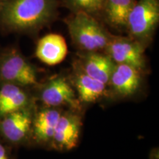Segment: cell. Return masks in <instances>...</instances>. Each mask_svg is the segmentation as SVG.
Returning a JSON list of instances; mask_svg holds the SVG:
<instances>
[{
    "label": "cell",
    "instance_id": "1",
    "mask_svg": "<svg viewBox=\"0 0 159 159\" xmlns=\"http://www.w3.org/2000/svg\"><path fill=\"white\" fill-rule=\"evenodd\" d=\"M59 0H2L0 30L33 35L56 18Z\"/></svg>",
    "mask_w": 159,
    "mask_h": 159
},
{
    "label": "cell",
    "instance_id": "2",
    "mask_svg": "<svg viewBox=\"0 0 159 159\" xmlns=\"http://www.w3.org/2000/svg\"><path fill=\"white\" fill-rule=\"evenodd\" d=\"M65 23L80 52H105L113 36L98 19L82 12L71 13Z\"/></svg>",
    "mask_w": 159,
    "mask_h": 159
},
{
    "label": "cell",
    "instance_id": "3",
    "mask_svg": "<svg viewBox=\"0 0 159 159\" xmlns=\"http://www.w3.org/2000/svg\"><path fill=\"white\" fill-rule=\"evenodd\" d=\"M11 83L27 88L38 85V70L16 47L0 52V85Z\"/></svg>",
    "mask_w": 159,
    "mask_h": 159
},
{
    "label": "cell",
    "instance_id": "4",
    "mask_svg": "<svg viewBox=\"0 0 159 159\" xmlns=\"http://www.w3.org/2000/svg\"><path fill=\"white\" fill-rule=\"evenodd\" d=\"M159 22V0H136L129 14L126 32L128 36L147 47Z\"/></svg>",
    "mask_w": 159,
    "mask_h": 159
},
{
    "label": "cell",
    "instance_id": "5",
    "mask_svg": "<svg viewBox=\"0 0 159 159\" xmlns=\"http://www.w3.org/2000/svg\"><path fill=\"white\" fill-rule=\"evenodd\" d=\"M146 47L130 36L113 35L104 52L116 64H125L144 72L147 67L145 57Z\"/></svg>",
    "mask_w": 159,
    "mask_h": 159
},
{
    "label": "cell",
    "instance_id": "6",
    "mask_svg": "<svg viewBox=\"0 0 159 159\" xmlns=\"http://www.w3.org/2000/svg\"><path fill=\"white\" fill-rule=\"evenodd\" d=\"M35 105L0 118V136L15 146L25 144L31 138Z\"/></svg>",
    "mask_w": 159,
    "mask_h": 159
},
{
    "label": "cell",
    "instance_id": "7",
    "mask_svg": "<svg viewBox=\"0 0 159 159\" xmlns=\"http://www.w3.org/2000/svg\"><path fill=\"white\" fill-rule=\"evenodd\" d=\"M39 98L46 107L68 106L75 111L80 108L81 103L74 87L63 76H55L49 80L41 88Z\"/></svg>",
    "mask_w": 159,
    "mask_h": 159
},
{
    "label": "cell",
    "instance_id": "8",
    "mask_svg": "<svg viewBox=\"0 0 159 159\" xmlns=\"http://www.w3.org/2000/svg\"><path fill=\"white\" fill-rule=\"evenodd\" d=\"M82 126V119L76 111L62 112L55 128L50 149L60 152L75 149L78 144Z\"/></svg>",
    "mask_w": 159,
    "mask_h": 159
},
{
    "label": "cell",
    "instance_id": "9",
    "mask_svg": "<svg viewBox=\"0 0 159 159\" xmlns=\"http://www.w3.org/2000/svg\"><path fill=\"white\" fill-rule=\"evenodd\" d=\"M62 111L58 108L46 107L35 111L30 139L36 144L48 147L52 141L55 128Z\"/></svg>",
    "mask_w": 159,
    "mask_h": 159
},
{
    "label": "cell",
    "instance_id": "10",
    "mask_svg": "<svg viewBox=\"0 0 159 159\" xmlns=\"http://www.w3.org/2000/svg\"><path fill=\"white\" fill-rule=\"evenodd\" d=\"M142 71L125 64H116L108 85L116 96L120 98L132 97L142 85Z\"/></svg>",
    "mask_w": 159,
    "mask_h": 159
},
{
    "label": "cell",
    "instance_id": "11",
    "mask_svg": "<svg viewBox=\"0 0 159 159\" xmlns=\"http://www.w3.org/2000/svg\"><path fill=\"white\" fill-rule=\"evenodd\" d=\"M77 61L80 67L89 76L108 85L116 66L104 52H80Z\"/></svg>",
    "mask_w": 159,
    "mask_h": 159
},
{
    "label": "cell",
    "instance_id": "12",
    "mask_svg": "<svg viewBox=\"0 0 159 159\" xmlns=\"http://www.w3.org/2000/svg\"><path fill=\"white\" fill-rule=\"evenodd\" d=\"M71 77V83L81 104L95 102L106 93L107 85L85 74L77 61L74 64V71Z\"/></svg>",
    "mask_w": 159,
    "mask_h": 159
},
{
    "label": "cell",
    "instance_id": "13",
    "mask_svg": "<svg viewBox=\"0 0 159 159\" xmlns=\"http://www.w3.org/2000/svg\"><path fill=\"white\" fill-rule=\"evenodd\" d=\"M68 53L66 40L57 33H49L38 41L35 55L48 66H55L63 61Z\"/></svg>",
    "mask_w": 159,
    "mask_h": 159
},
{
    "label": "cell",
    "instance_id": "14",
    "mask_svg": "<svg viewBox=\"0 0 159 159\" xmlns=\"http://www.w3.org/2000/svg\"><path fill=\"white\" fill-rule=\"evenodd\" d=\"M33 105V97L26 88L11 83L0 85V118Z\"/></svg>",
    "mask_w": 159,
    "mask_h": 159
},
{
    "label": "cell",
    "instance_id": "15",
    "mask_svg": "<svg viewBox=\"0 0 159 159\" xmlns=\"http://www.w3.org/2000/svg\"><path fill=\"white\" fill-rule=\"evenodd\" d=\"M136 0H105L101 19L113 29L126 31L127 22Z\"/></svg>",
    "mask_w": 159,
    "mask_h": 159
},
{
    "label": "cell",
    "instance_id": "16",
    "mask_svg": "<svg viewBox=\"0 0 159 159\" xmlns=\"http://www.w3.org/2000/svg\"><path fill=\"white\" fill-rule=\"evenodd\" d=\"M105 0H59V3L70 10L71 13H87L101 19Z\"/></svg>",
    "mask_w": 159,
    "mask_h": 159
},
{
    "label": "cell",
    "instance_id": "17",
    "mask_svg": "<svg viewBox=\"0 0 159 159\" xmlns=\"http://www.w3.org/2000/svg\"><path fill=\"white\" fill-rule=\"evenodd\" d=\"M0 159H16L11 151L2 142H0Z\"/></svg>",
    "mask_w": 159,
    "mask_h": 159
},
{
    "label": "cell",
    "instance_id": "18",
    "mask_svg": "<svg viewBox=\"0 0 159 159\" xmlns=\"http://www.w3.org/2000/svg\"><path fill=\"white\" fill-rule=\"evenodd\" d=\"M1 1H2V0H0V2H1Z\"/></svg>",
    "mask_w": 159,
    "mask_h": 159
}]
</instances>
